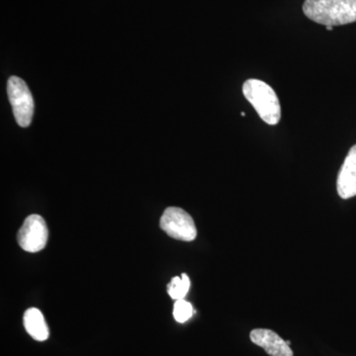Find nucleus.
Here are the masks:
<instances>
[{
	"mask_svg": "<svg viewBox=\"0 0 356 356\" xmlns=\"http://www.w3.org/2000/svg\"><path fill=\"white\" fill-rule=\"evenodd\" d=\"M303 13L325 27L350 24L356 22V0H306Z\"/></svg>",
	"mask_w": 356,
	"mask_h": 356,
	"instance_id": "nucleus-1",
	"label": "nucleus"
},
{
	"mask_svg": "<svg viewBox=\"0 0 356 356\" xmlns=\"http://www.w3.org/2000/svg\"><path fill=\"white\" fill-rule=\"evenodd\" d=\"M243 93L262 120L271 126L278 124L281 118L280 102L271 86L259 79H250L243 83Z\"/></svg>",
	"mask_w": 356,
	"mask_h": 356,
	"instance_id": "nucleus-2",
	"label": "nucleus"
},
{
	"mask_svg": "<svg viewBox=\"0 0 356 356\" xmlns=\"http://www.w3.org/2000/svg\"><path fill=\"white\" fill-rule=\"evenodd\" d=\"M7 95L18 125L22 128L29 127L35 106L31 91L27 84L20 77H9L7 81Z\"/></svg>",
	"mask_w": 356,
	"mask_h": 356,
	"instance_id": "nucleus-3",
	"label": "nucleus"
},
{
	"mask_svg": "<svg viewBox=\"0 0 356 356\" xmlns=\"http://www.w3.org/2000/svg\"><path fill=\"white\" fill-rule=\"evenodd\" d=\"M161 228L170 238L184 242H192L197 236L195 222L181 208L168 207L161 218Z\"/></svg>",
	"mask_w": 356,
	"mask_h": 356,
	"instance_id": "nucleus-4",
	"label": "nucleus"
},
{
	"mask_svg": "<svg viewBox=\"0 0 356 356\" xmlns=\"http://www.w3.org/2000/svg\"><path fill=\"white\" fill-rule=\"evenodd\" d=\"M48 227L39 215H31L26 218L19 232L18 243L22 250L28 252H38L46 247L48 242Z\"/></svg>",
	"mask_w": 356,
	"mask_h": 356,
	"instance_id": "nucleus-5",
	"label": "nucleus"
},
{
	"mask_svg": "<svg viewBox=\"0 0 356 356\" xmlns=\"http://www.w3.org/2000/svg\"><path fill=\"white\" fill-rule=\"evenodd\" d=\"M339 197L350 199L356 196V145L348 152L337 180Z\"/></svg>",
	"mask_w": 356,
	"mask_h": 356,
	"instance_id": "nucleus-6",
	"label": "nucleus"
},
{
	"mask_svg": "<svg viewBox=\"0 0 356 356\" xmlns=\"http://www.w3.org/2000/svg\"><path fill=\"white\" fill-rule=\"evenodd\" d=\"M250 341L261 346L270 356H293V351L284 339L275 332L266 329H255L250 332Z\"/></svg>",
	"mask_w": 356,
	"mask_h": 356,
	"instance_id": "nucleus-7",
	"label": "nucleus"
},
{
	"mask_svg": "<svg viewBox=\"0 0 356 356\" xmlns=\"http://www.w3.org/2000/svg\"><path fill=\"white\" fill-rule=\"evenodd\" d=\"M24 327L26 331L35 341H44L49 337V329L41 311L36 308H30L25 312Z\"/></svg>",
	"mask_w": 356,
	"mask_h": 356,
	"instance_id": "nucleus-8",
	"label": "nucleus"
},
{
	"mask_svg": "<svg viewBox=\"0 0 356 356\" xmlns=\"http://www.w3.org/2000/svg\"><path fill=\"white\" fill-rule=\"evenodd\" d=\"M191 288V280L187 274L181 276H175L168 285V293L173 300H182L185 298Z\"/></svg>",
	"mask_w": 356,
	"mask_h": 356,
	"instance_id": "nucleus-9",
	"label": "nucleus"
},
{
	"mask_svg": "<svg viewBox=\"0 0 356 356\" xmlns=\"http://www.w3.org/2000/svg\"><path fill=\"white\" fill-rule=\"evenodd\" d=\"M193 307L189 302L185 301L184 299L177 300L173 307V317L177 322L180 324L187 322L193 315Z\"/></svg>",
	"mask_w": 356,
	"mask_h": 356,
	"instance_id": "nucleus-10",
	"label": "nucleus"
},
{
	"mask_svg": "<svg viewBox=\"0 0 356 356\" xmlns=\"http://www.w3.org/2000/svg\"><path fill=\"white\" fill-rule=\"evenodd\" d=\"M325 28H327V31H332V26H327Z\"/></svg>",
	"mask_w": 356,
	"mask_h": 356,
	"instance_id": "nucleus-11",
	"label": "nucleus"
},
{
	"mask_svg": "<svg viewBox=\"0 0 356 356\" xmlns=\"http://www.w3.org/2000/svg\"><path fill=\"white\" fill-rule=\"evenodd\" d=\"M241 115H242V116H245V112H242V113H241Z\"/></svg>",
	"mask_w": 356,
	"mask_h": 356,
	"instance_id": "nucleus-12",
	"label": "nucleus"
}]
</instances>
